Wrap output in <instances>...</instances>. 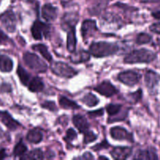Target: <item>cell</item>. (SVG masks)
Instances as JSON below:
<instances>
[{
    "label": "cell",
    "mask_w": 160,
    "mask_h": 160,
    "mask_svg": "<svg viewBox=\"0 0 160 160\" xmlns=\"http://www.w3.org/2000/svg\"><path fill=\"white\" fill-rule=\"evenodd\" d=\"M97 135L94 134L93 131H87L86 132L84 133V143L85 144H89L91 142H94L97 139Z\"/></svg>",
    "instance_id": "4dcf8cb0"
},
{
    "label": "cell",
    "mask_w": 160,
    "mask_h": 160,
    "mask_svg": "<svg viewBox=\"0 0 160 160\" xmlns=\"http://www.w3.org/2000/svg\"><path fill=\"white\" fill-rule=\"evenodd\" d=\"M51 70L54 74L64 78H71L77 74V71L68 64L63 62H55L51 65Z\"/></svg>",
    "instance_id": "277c9868"
},
{
    "label": "cell",
    "mask_w": 160,
    "mask_h": 160,
    "mask_svg": "<svg viewBox=\"0 0 160 160\" xmlns=\"http://www.w3.org/2000/svg\"><path fill=\"white\" fill-rule=\"evenodd\" d=\"M132 151L130 147H115L111 152V155L115 159H125L130 157Z\"/></svg>",
    "instance_id": "7c38bea8"
},
{
    "label": "cell",
    "mask_w": 160,
    "mask_h": 160,
    "mask_svg": "<svg viewBox=\"0 0 160 160\" xmlns=\"http://www.w3.org/2000/svg\"><path fill=\"white\" fill-rule=\"evenodd\" d=\"M72 121H73V123L75 126V128L79 131V132L84 134L85 132L89 131V125L86 119L83 116L78 115V114L75 115L73 118H72Z\"/></svg>",
    "instance_id": "2e32d148"
},
{
    "label": "cell",
    "mask_w": 160,
    "mask_h": 160,
    "mask_svg": "<svg viewBox=\"0 0 160 160\" xmlns=\"http://www.w3.org/2000/svg\"><path fill=\"white\" fill-rule=\"evenodd\" d=\"M156 59V54L153 51L146 48L136 49L129 53L124 58L125 63H149Z\"/></svg>",
    "instance_id": "6da1fadb"
},
{
    "label": "cell",
    "mask_w": 160,
    "mask_h": 160,
    "mask_svg": "<svg viewBox=\"0 0 160 160\" xmlns=\"http://www.w3.org/2000/svg\"><path fill=\"white\" fill-rule=\"evenodd\" d=\"M17 75H18L19 78H20V82H21L24 85H28L29 81H31V75H30L20 65H19L18 67H17Z\"/></svg>",
    "instance_id": "d4e9b609"
},
{
    "label": "cell",
    "mask_w": 160,
    "mask_h": 160,
    "mask_svg": "<svg viewBox=\"0 0 160 160\" xmlns=\"http://www.w3.org/2000/svg\"><path fill=\"white\" fill-rule=\"evenodd\" d=\"M81 101L84 103L85 105H86L89 107H93L96 106L99 103V99L95 96L94 95H93L92 93H88L83 97L81 99Z\"/></svg>",
    "instance_id": "484cf974"
},
{
    "label": "cell",
    "mask_w": 160,
    "mask_h": 160,
    "mask_svg": "<svg viewBox=\"0 0 160 160\" xmlns=\"http://www.w3.org/2000/svg\"><path fill=\"white\" fill-rule=\"evenodd\" d=\"M141 75L133 70H126L121 72L118 75V80L127 86H134L140 81Z\"/></svg>",
    "instance_id": "8992f818"
},
{
    "label": "cell",
    "mask_w": 160,
    "mask_h": 160,
    "mask_svg": "<svg viewBox=\"0 0 160 160\" xmlns=\"http://www.w3.org/2000/svg\"><path fill=\"white\" fill-rule=\"evenodd\" d=\"M152 16L155 19H157V20H160V10L152 12Z\"/></svg>",
    "instance_id": "ab89813d"
},
{
    "label": "cell",
    "mask_w": 160,
    "mask_h": 160,
    "mask_svg": "<svg viewBox=\"0 0 160 160\" xmlns=\"http://www.w3.org/2000/svg\"><path fill=\"white\" fill-rule=\"evenodd\" d=\"M42 16L45 21H53L57 16V9L51 4L44 5L42 9Z\"/></svg>",
    "instance_id": "4fadbf2b"
},
{
    "label": "cell",
    "mask_w": 160,
    "mask_h": 160,
    "mask_svg": "<svg viewBox=\"0 0 160 160\" xmlns=\"http://www.w3.org/2000/svg\"><path fill=\"white\" fill-rule=\"evenodd\" d=\"M77 138V134L75 131V130L73 128H69L67 130V133H66V137L65 140H67V142H72L74 139H75Z\"/></svg>",
    "instance_id": "836d02e7"
},
{
    "label": "cell",
    "mask_w": 160,
    "mask_h": 160,
    "mask_svg": "<svg viewBox=\"0 0 160 160\" xmlns=\"http://www.w3.org/2000/svg\"><path fill=\"white\" fill-rule=\"evenodd\" d=\"M152 40V36L147 33H141L137 35L136 42L138 45H144V44L150 43Z\"/></svg>",
    "instance_id": "f1b7e54d"
},
{
    "label": "cell",
    "mask_w": 160,
    "mask_h": 160,
    "mask_svg": "<svg viewBox=\"0 0 160 160\" xmlns=\"http://www.w3.org/2000/svg\"><path fill=\"white\" fill-rule=\"evenodd\" d=\"M28 89L32 92H40L44 88V83L40 78H32L28 83Z\"/></svg>",
    "instance_id": "7402d4cb"
},
{
    "label": "cell",
    "mask_w": 160,
    "mask_h": 160,
    "mask_svg": "<svg viewBox=\"0 0 160 160\" xmlns=\"http://www.w3.org/2000/svg\"><path fill=\"white\" fill-rule=\"evenodd\" d=\"M108 159V158L105 157V156H100V157H99V159Z\"/></svg>",
    "instance_id": "ee69618b"
},
{
    "label": "cell",
    "mask_w": 160,
    "mask_h": 160,
    "mask_svg": "<svg viewBox=\"0 0 160 160\" xmlns=\"http://www.w3.org/2000/svg\"><path fill=\"white\" fill-rule=\"evenodd\" d=\"M13 62L10 58L5 55H0V71L9 73L13 70Z\"/></svg>",
    "instance_id": "ffe728a7"
},
{
    "label": "cell",
    "mask_w": 160,
    "mask_h": 160,
    "mask_svg": "<svg viewBox=\"0 0 160 160\" xmlns=\"http://www.w3.org/2000/svg\"><path fill=\"white\" fill-rule=\"evenodd\" d=\"M59 104L61 108L65 109H79V106L75 102L69 99L64 96H60Z\"/></svg>",
    "instance_id": "603a6c76"
},
{
    "label": "cell",
    "mask_w": 160,
    "mask_h": 160,
    "mask_svg": "<svg viewBox=\"0 0 160 160\" xmlns=\"http://www.w3.org/2000/svg\"><path fill=\"white\" fill-rule=\"evenodd\" d=\"M42 138H43V135H42V131L38 128H34V129L28 131V134H27V140L30 143L39 144L42 140Z\"/></svg>",
    "instance_id": "d6986e66"
},
{
    "label": "cell",
    "mask_w": 160,
    "mask_h": 160,
    "mask_svg": "<svg viewBox=\"0 0 160 160\" xmlns=\"http://www.w3.org/2000/svg\"><path fill=\"white\" fill-rule=\"evenodd\" d=\"M89 116L90 117H100L104 114V110L103 109H98V110L93 111V112H88Z\"/></svg>",
    "instance_id": "8d00e7d4"
},
{
    "label": "cell",
    "mask_w": 160,
    "mask_h": 160,
    "mask_svg": "<svg viewBox=\"0 0 160 160\" xmlns=\"http://www.w3.org/2000/svg\"><path fill=\"white\" fill-rule=\"evenodd\" d=\"M0 22L3 28L8 32H14L17 26V19L15 14L11 10H7L0 15Z\"/></svg>",
    "instance_id": "52a82bcc"
},
{
    "label": "cell",
    "mask_w": 160,
    "mask_h": 160,
    "mask_svg": "<svg viewBox=\"0 0 160 160\" xmlns=\"http://www.w3.org/2000/svg\"><path fill=\"white\" fill-rule=\"evenodd\" d=\"M78 17L75 13H66L61 20V26L64 30H70L75 28Z\"/></svg>",
    "instance_id": "9a60e30c"
},
{
    "label": "cell",
    "mask_w": 160,
    "mask_h": 160,
    "mask_svg": "<svg viewBox=\"0 0 160 160\" xmlns=\"http://www.w3.org/2000/svg\"><path fill=\"white\" fill-rule=\"evenodd\" d=\"M90 58V54L88 52L84 50H79L78 52H73L72 56H70V59L73 63H80L88 61Z\"/></svg>",
    "instance_id": "e0dca14e"
},
{
    "label": "cell",
    "mask_w": 160,
    "mask_h": 160,
    "mask_svg": "<svg viewBox=\"0 0 160 160\" xmlns=\"http://www.w3.org/2000/svg\"><path fill=\"white\" fill-rule=\"evenodd\" d=\"M110 134H111V137L113 139H115V140H126L132 142L133 141L132 134L128 132L125 128H122V127H115V128H112L111 131H110Z\"/></svg>",
    "instance_id": "9c48e42d"
},
{
    "label": "cell",
    "mask_w": 160,
    "mask_h": 160,
    "mask_svg": "<svg viewBox=\"0 0 160 160\" xmlns=\"http://www.w3.org/2000/svg\"><path fill=\"white\" fill-rule=\"evenodd\" d=\"M8 40H9V38L6 36V34L0 29V43H6Z\"/></svg>",
    "instance_id": "74e56055"
},
{
    "label": "cell",
    "mask_w": 160,
    "mask_h": 160,
    "mask_svg": "<svg viewBox=\"0 0 160 160\" xmlns=\"http://www.w3.org/2000/svg\"><path fill=\"white\" fill-rule=\"evenodd\" d=\"M146 87L151 95H155L157 93V87L160 82V75L152 70L146 72L144 76Z\"/></svg>",
    "instance_id": "5b68a950"
},
{
    "label": "cell",
    "mask_w": 160,
    "mask_h": 160,
    "mask_svg": "<svg viewBox=\"0 0 160 160\" xmlns=\"http://www.w3.org/2000/svg\"><path fill=\"white\" fill-rule=\"evenodd\" d=\"M24 63L34 71L38 73H44L47 70L48 67L42 59H41L36 54L31 52H25L23 56Z\"/></svg>",
    "instance_id": "3957f363"
},
{
    "label": "cell",
    "mask_w": 160,
    "mask_h": 160,
    "mask_svg": "<svg viewBox=\"0 0 160 160\" xmlns=\"http://www.w3.org/2000/svg\"><path fill=\"white\" fill-rule=\"evenodd\" d=\"M6 152L5 149H1L0 150V159H3L6 157Z\"/></svg>",
    "instance_id": "60d3db41"
},
{
    "label": "cell",
    "mask_w": 160,
    "mask_h": 160,
    "mask_svg": "<svg viewBox=\"0 0 160 160\" xmlns=\"http://www.w3.org/2000/svg\"><path fill=\"white\" fill-rule=\"evenodd\" d=\"M50 26L42 23L40 20H35L31 27V34L35 40H42V36L47 35L50 33Z\"/></svg>",
    "instance_id": "ba28073f"
},
{
    "label": "cell",
    "mask_w": 160,
    "mask_h": 160,
    "mask_svg": "<svg viewBox=\"0 0 160 160\" xmlns=\"http://www.w3.org/2000/svg\"><path fill=\"white\" fill-rule=\"evenodd\" d=\"M3 136V130H2V128H0V138H2Z\"/></svg>",
    "instance_id": "7bdbcfd3"
},
{
    "label": "cell",
    "mask_w": 160,
    "mask_h": 160,
    "mask_svg": "<svg viewBox=\"0 0 160 160\" xmlns=\"http://www.w3.org/2000/svg\"><path fill=\"white\" fill-rule=\"evenodd\" d=\"M27 152V146L23 143L22 141H20L16 145L15 148L13 149V155L15 156H22L25 155Z\"/></svg>",
    "instance_id": "f546056e"
},
{
    "label": "cell",
    "mask_w": 160,
    "mask_h": 160,
    "mask_svg": "<svg viewBox=\"0 0 160 160\" xmlns=\"http://www.w3.org/2000/svg\"><path fill=\"white\" fill-rule=\"evenodd\" d=\"M129 96H130V100L132 102H137L142 98V92H141V89H139V90L136 91L134 93L130 94Z\"/></svg>",
    "instance_id": "d6a6232c"
},
{
    "label": "cell",
    "mask_w": 160,
    "mask_h": 160,
    "mask_svg": "<svg viewBox=\"0 0 160 160\" xmlns=\"http://www.w3.org/2000/svg\"><path fill=\"white\" fill-rule=\"evenodd\" d=\"M147 2H160V0H147Z\"/></svg>",
    "instance_id": "b9f144b4"
},
{
    "label": "cell",
    "mask_w": 160,
    "mask_h": 160,
    "mask_svg": "<svg viewBox=\"0 0 160 160\" xmlns=\"http://www.w3.org/2000/svg\"><path fill=\"white\" fill-rule=\"evenodd\" d=\"M44 158L43 152L41 149H35L27 155L21 156V159H42Z\"/></svg>",
    "instance_id": "4316f807"
},
{
    "label": "cell",
    "mask_w": 160,
    "mask_h": 160,
    "mask_svg": "<svg viewBox=\"0 0 160 160\" xmlns=\"http://www.w3.org/2000/svg\"><path fill=\"white\" fill-rule=\"evenodd\" d=\"M78 159H93L94 157L92 154H90L89 152H85L84 154L82 156L78 157Z\"/></svg>",
    "instance_id": "f35d334b"
},
{
    "label": "cell",
    "mask_w": 160,
    "mask_h": 160,
    "mask_svg": "<svg viewBox=\"0 0 160 160\" xmlns=\"http://www.w3.org/2000/svg\"><path fill=\"white\" fill-rule=\"evenodd\" d=\"M94 90L103 96L108 97V98L113 96L117 93V89L115 88V87L108 81H104L100 83L94 88Z\"/></svg>",
    "instance_id": "30bf717a"
},
{
    "label": "cell",
    "mask_w": 160,
    "mask_h": 160,
    "mask_svg": "<svg viewBox=\"0 0 160 160\" xmlns=\"http://www.w3.org/2000/svg\"><path fill=\"white\" fill-rule=\"evenodd\" d=\"M121 109H122V106L118 104H109L106 107L107 112L109 115V117L117 116L120 112Z\"/></svg>",
    "instance_id": "83f0119b"
},
{
    "label": "cell",
    "mask_w": 160,
    "mask_h": 160,
    "mask_svg": "<svg viewBox=\"0 0 160 160\" xmlns=\"http://www.w3.org/2000/svg\"><path fill=\"white\" fill-rule=\"evenodd\" d=\"M76 48V36H75V28L68 30L67 37V48L70 52L75 51Z\"/></svg>",
    "instance_id": "44dd1931"
},
{
    "label": "cell",
    "mask_w": 160,
    "mask_h": 160,
    "mask_svg": "<svg viewBox=\"0 0 160 160\" xmlns=\"http://www.w3.org/2000/svg\"><path fill=\"white\" fill-rule=\"evenodd\" d=\"M97 31V28L95 20H86L83 21L81 28V33L83 38H88L89 37L92 36L93 33Z\"/></svg>",
    "instance_id": "8fae6325"
},
{
    "label": "cell",
    "mask_w": 160,
    "mask_h": 160,
    "mask_svg": "<svg viewBox=\"0 0 160 160\" xmlns=\"http://www.w3.org/2000/svg\"><path fill=\"white\" fill-rule=\"evenodd\" d=\"M42 107L44 109H49V110L52 111V112H56L57 110V108H56V105L52 101H45L42 104Z\"/></svg>",
    "instance_id": "1f68e13d"
},
{
    "label": "cell",
    "mask_w": 160,
    "mask_h": 160,
    "mask_svg": "<svg viewBox=\"0 0 160 160\" xmlns=\"http://www.w3.org/2000/svg\"><path fill=\"white\" fill-rule=\"evenodd\" d=\"M108 147H109V144L108 143V142L106 140H104L101 143L97 144L95 146L93 147L92 148L94 151H100V150L104 149V148H108Z\"/></svg>",
    "instance_id": "e575fe53"
},
{
    "label": "cell",
    "mask_w": 160,
    "mask_h": 160,
    "mask_svg": "<svg viewBox=\"0 0 160 160\" xmlns=\"http://www.w3.org/2000/svg\"><path fill=\"white\" fill-rule=\"evenodd\" d=\"M133 159H157L158 156L156 154V152L153 148H149L146 150H140Z\"/></svg>",
    "instance_id": "ac0fdd59"
},
{
    "label": "cell",
    "mask_w": 160,
    "mask_h": 160,
    "mask_svg": "<svg viewBox=\"0 0 160 160\" xmlns=\"http://www.w3.org/2000/svg\"><path fill=\"white\" fill-rule=\"evenodd\" d=\"M149 29H150V31H152V32L155 33V34H160V22L152 24L149 27Z\"/></svg>",
    "instance_id": "d590c367"
},
{
    "label": "cell",
    "mask_w": 160,
    "mask_h": 160,
    "mask_svg": "<svg viewBox=\"0 0 160 160\" xmlns=\"http://www.w3.org/2000/svg\"><path fill=\"white\" fill-rule=\"evenodd\" d=\"M32 49H34L35 51L38 52L40 53L42 56V57L44 59H45L48 61H52V56L50 53V52L48 51V48L43 44H37V45H34L32 46Z\"/></svg>",
    "instance_id": "cb8c5ba5"
},
{
    "label": "cell",
    "mask_w": 160,
    "mask_h": 160,
    "mask_svg": "<svg viewBox=\"0 0 160 160\" xmlns=\"http://www.w3.org/2000/svg\"><path fill=\"white\" fill-rule=\"evenodd\" d=\"M0 120L10 131H15L20 126L18 122L16 121L7 112H0Z\"/></svg>",
    "instance_id": "5bb4252c"
},
{
    "label": "cell",
    "mask_w": 160,
    "mask_h": 160,
    "mask_svg": "<svg viewBox=\"0 0 160 160\" xmlns=\"http://www.w3.org/2000/svg\"><path fill=\"white\" fill-rule=\"evenodd\" d=\"M118 51H119L118 45L115 43H111V42H93L89 46L90 54L97 58H102L114 55Z\"/></svg>",
    "instance_id": "7a4b0ae2"
}]
</instances>
